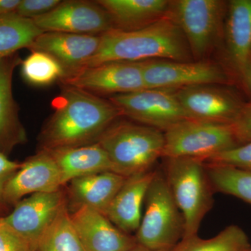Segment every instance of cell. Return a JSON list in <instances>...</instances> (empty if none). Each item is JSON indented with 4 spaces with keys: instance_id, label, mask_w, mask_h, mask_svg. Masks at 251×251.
Masks as SVG:
<instances>
[{
    "instance_id": "obj_1",
    "label": "cell",
    "mask_w": 251,
    "mask_h": 251,
    "mask_svg": "<svg viewBox=\"0 0 251 251\" xmlns=\"http://www.w3.org/2000/svg\"><path fill=\"white\" fill-rule=\"evenodd\" d=\"M53 113L41 130L39 150L77 148L98 143L122 114L110 100L64 85L52 103Z\"/></svg>"
},
{
    "instance_id": "obj_2",
    "label": "cell",
    "mask_w": 251,
    "mask_h": 251,
    "mask_svg": "<svg viewBox=\"0 0 251 251\" xmlns=\"http://www.w3.org/2000/svg\"><path fill=\"white\" fill-rule=\"evenodd\" d=\"M191 54L181 29L166 15L137 30L112 29L103 33L100 35L98 50L84 67L107 62H145L158 58L188 62Z\"/></svg>"
},
{
    "instance_id": "obj_3",
    "label": "cell",
    "mask_w": 251,
    "mask_h": 251,
    "mask_svg": "<svg viewBox=\"0 0 251 251\" xmlns=\"http://www.w3.org/2000/svg\"><path fill=\"white\" fill-rule=\"evenodd\" d=\"M98 143L107 153L114 173L129 177L151 171L164 150L162 130L128 121H116Z\"/></svg>"
},
{
    "instance_id": "obj_4",
    "label": "cell",
    "mask_w": 251,
    "mask_h": 251,
    "mask_svg": "<svg viewBox=\"0 0 251 251\" xmlns=\"http://www.w3.org/2000/svg\"><path fill=\"white\" fill-rule=\"evenodd\" d=\"M167 160L166 179L184 220L183 238L196 235L213 204L206 167L202 161L195 158Z\"/></svg>"
},
{
    "instance_id": "obj_5",
    "label": "cell",
    "mask_w": 251,
    "mask_h": 251,
    "mask_svg": "<svg viewBox=\"0 0 251 251\" xmlns=\"http://www.w3.org/2000/svg\"><path fill=\"white\" fill-rule=\"evenodd\" d=\"M135 239L150 249H173L184 235V220L166 176L155 172Z\"/></svg>"
},
{
    "instance_id": "obj_6",
    "label": "cell",
    "mask_w": 251,
    "mask_h": 251,
    "mask_svg": "<svg viewBox=\"0 0 251 251\" xmlns=\"http://www.w3.org/2000/svg\"><path fill=\"white\" fill-rule=\"evenodd\" d=\"M163 157L208 160L236 146L229 124L185 120L164 131Z\"/></svg>"
},
{
    "instance_id": "obj_7",
    "label": "cell",
    "mask_w": 251,
    "mask_h": 251,
    "mask_svg": "<svg viewBox=\"0 0 251 251\" xmlns=\"http://www.w3.org/2000/svg\"><path fill=\"white\" fill-rule=\"evenodd\" d=\"M224 3L219 0L170 1L167 16L181 29L195 58L210 50L219 34Z\"/></svg>"
},
{
    "instance_id": "obj_8",
    "label": "cell",
    "mask_w": 251,
    "mask_h": 251,
    "mask_svg": "<svg viewBox=\"0 0 251 251\" xmlns=\"http://www.w3.org/2000/svg\"><path fill=\"white\" fill-rule=\"evenodd\" d=\"M109 100L122 115L162 131L188 119L174 90L145 88L112 96Z\"/></svg>"
},
{
    "instance_id": "obj_9",
    "label": "cell",
    "mask_w": 251,
    "mask_h": 251,
    "mask_svg": "<svg viewBox=\"0 0 251 251\" xmlns=\"http://www.w3.org/2000/svg\"><path fill=\"white\" fill-rule=\"evenodd\" d=\"M60 81L64 85L93 94L117 95L146 88L142 62H112L84 67Z\"/></svg>"
},
{
    "instance_id": "obj_10",
    "label": "cell",
    "mask_w": 251,
    "mask_h": 251,
    "mask_svg": "<svg viewBox=\"0 0 251 251\" xmlns=\"http://www.w3.org/2000/svg\"><path fill=\"white\" fill-rule=\"evenodd\" d=\"M67 205L63 188L54 192L34 193L21 200L3 219L36 251L43 234Z\"/></svg>"
},
{
    "instance_id": "obj_11",
    "label": "cell",
    "mask_w": 251,
    "mask_h": 251,
    "mask_svg": "<svg viewBox=\"0 0 251 251\" xmlns=\"http://www.w3.org/2000/svg\"><path fill=\"white\" fill-rule=\"evenodd\" d=\"M32 20L44 31L100 36L113 29L108 13L96 1H62L47 14Z\"/></svg>"
},
{
    "instance_id": "obj_12",
    "label": "cell",
    "mask_w": 251,
    "mask_h": 251,
    "mask_svg": "<svg viewBox=\"0 0 251 251\" xmlns=\"http://www.w3.org/2000/svg\"><path fill=\"white\" fill-rule=\"evenodd\" d=\"M142 63L146 88L175 90L195 85H216L226 80L221 68L210 62L149 60Z\"/></svg>"
},
{
    "instance_id": "obj_13",
    "label": "cell",
    "mask_w": 251,
    "mask_h": 251,
    "mask_svg": "<svg viewBox=\"0 0 251 251\" xmlns=\"http://www.w3.org/2000/svg\"><path fill=\"white\" fill-rule=\"evenodd\" d=\"M60 172L47 150H39L21 163L4 190L6 204L13 209L27 195L59 191L63 187Z\"/></svg>"
},
{
    "instance_id": "obj_14",
    "label": "cell",
    "mask_w": 251,
    "mask_h": 251,
    "mask_svg": "<svg viewBox=\"0 0 251 251\" xmlns=\"http://www.w3.org/2000/svg\"><path fill=\"white\" fill-rule=\"evenodd\" d=\"M175 94L190 120L230 125L242 108L234 96L214 85L184 87Z\"/></svg>"
},
{
    "instance_id": "obj_15",
    "label": "cell",
    "mask_w": 251,
    "mask_h": 251,
    "mask_svg": "<svg viewBox=\"0 0 251 251\" xmlns=\"http://www.w3.org/2000/svg\"><path fill=\"white\" fill-rule=\"evenodd\" d=\"M70 217L87 251H128L138 244L135 237L122 232L106 216L90 208L75 209Z\"/></svg>"
},
{
    "instance_id": "obj_16",
    "label": "cell",
    "mask_w": 251,
    "mask_h": 251,
    "mask_svg": "<svg viewBox=\"0 0 251 251\" xmlns=\"http://www.w3.org/2000/svg\"><path fill=\"white\" fill-rule=\"evenodd\" d=\"M99 44L100 36L44 31L29 49L52 56L61 64L67 77L85 67L97 52Z\"/></svg>"
},
{
    "instance_id": "obj_17",
    "label": "cell",
    "mask_w": 251,
    "mask_h": 251,
    "mask_svg": "<svg viewBox=\"0 0 251 251\" xmlns=\"http://www.w3.org/2000/svg\"><path fill=\"white\" fill-rule=\"evenodd\" d=\"M126 178L108 171L72 180L65 191L69 211L88 207L105 215Z\"/></svg>"
},
{
    "instance_id": "obj_18",
    "label": "cell",
    "mask_w": 251,
    "mask_h": 251,
    "mask_svg": "<svg viewBox=\"0 0 251 251\" xmlns=\"http://www.w3.org/2000/svg\"><path fill=\"white\" fill-rule=\"evenodd\" d=\"M21 62L16 54L0 59V153L7 156L16 146L27 141L12 92L13 74Z\"/></svg>"
},
{
    "instance_id": "obj_19",
    "label": "cell",
    "mask_w": 251,
    "mask_h": 251,
    "mask_svg": "<svg viewBox=\"0 0 251 251\" xmlns=\"http://www.w3.org/2000/svg\"><path fill=\"white\" fill-rule=\"evenodd\" d=\"M155 172L149 171L127 177L105 216L122 232H136L143 217V205Z\"/></svg>"
},
{
    "instance_id": "obj_20",
    "label": "cell",
    "mask_w": 251,
    "mask_h": 251,
    "mask_svg": "<svg viewBox=\"0 0 251 251\" xmlns=\"http://www.w3.org/2000/svg\"><path fill=\"white\" fill-rule=\"evenodd\" d=\"M47 151L58 166L64 186L72 180L81 176L113 172L108 154L98 143Z\"/></svg>"
},
{
    "instance_id": "obj_21",
    "label": "cell",
    "mask_w": 251,
    "mask_h": 251,
    "mask_svg": "<svg viewBox=\"0 0 251 251\" xmlns=\"http://www.w3.org/2000/svg\"><path fill=\"white\" fill-rule=\"evenodd\" d=\"M107 11L113 29L133 31L142 29L166 16L167 0H98Z\"/></svg>"
},
{
    "instance_id": "obj_22",
    "label": "cell",
    "mask_w": 251,
    "mask_h": 251,
    "mask_svg": "<svg viewBox=\"0 0 251 251\" xmlns=\"http://www.w3.org/2000/svg\"><path fill=\"white\" fill-rule=\"evenodd\" d=\"M226 23L227 51L231 62L243 74L250 60L251 0L229 1Z\"/></svg>"
},
{
    "instance_id": "obj_23",
    "label": "cell",
    "mask_w": 251,
    "mask_h": 251,
    "mask_svg": "<svg viewBox=\"0 0 251 251\" xmlns=\"http://www.w3.org/2000/svg\"><path fill=\"white\" fill-rule=\"evenodd\" d=\"M43 32L32 19L15 14L0 17V59L16 54L18 50L29 49Z\"/></svg>"
},
{
    "instance_id": "obj_24",
    "label": "cell",
    "mask_w": 251,
    "mask_h": 251,
    "mask_svg": "<svg viewBox=\"0 0 251 251\" xmlns=\"http://www.w3.org/2000/svg\"><path fill=\"white\" fill-rule=\"evenodd\" d=\"M171 251H251V244L241 227L230 226L210 239L183 238Z\"/></svg>"
},
{
    "instance_id": "obj_25",
    "label": "cell",
    "mask_w": 251,
    "mask_h": 251,
    "mask_svg": "<svg viewBox=\"0 0 251 251\" xmlns=\"http://www.w3.org/2000/svg\"><path fill=\"white\" fill-rule=\"evenodd\" d=\"M206 171L211 186L251 204V171L216 163H210Z\"/></svg>"
},
{
    "instance_id": "obj_26",
    "label": "cell",
    "mask_w": 251,
    "mask_h": 251,
    "mask_svg": "<svg viewBox=\"0 0 251 251\" xmlns=\"http://www.w3.org/2000/svg\"><path fill=\"white\" fill-rule=\"evenodd\" d=\"M36 251H87L74 229L67 205L43 234Z\"/></svg>"
},
{
    "instance_id": "obj_27",
    "label": "cell",
    "mask_w": 251,
    "mask_h": 251,
    "mask_svg": "<svg viewBox=\"0 0 251 251\" xmlns=\"http://www.w3.org/2000/svg\"><path fill=\"white\" fill-rule=\"evenodd\" d=\"M21 66L23 78L31 85H49L65 77L61 64L52 56L40 51H31Z\"/></svg>"
},
{
    "instance_id": "obj_28",
    "label": "cell",
    "mask_w": 251,
    "mask_h": 251,
    "mask_svg": "<svg viewBox=\"0 0 251 251\" xmlns=\"http://www.w3.org/2000/svg\"><path fill=\"white\" fill-rule=\"evenodd\" d=\"M207 161L210 163L226 165L251 171V142L226 150Z\"/></svg>"
},
{
    "instance_id": "obj_29",
    "label": "cell",
    "mask_w": 251,
    "mask_h": 251,
    "mask_svg": "<svg viewBox=\"0 0 251 251\" xmlns=\"http://www.w3.org/2000/svg\"><path fill=\"white\" fill-rule=\"evenodd\" d=\"M0 251H35L23 236L0 218Z\"/></svg>"
},
{
    "instance_id": "obj_30",
    "label": "cell",
    "mask_w": 251,
    "mask_h": 251,
    "mask_svg": "<svg viewBox=\"0 0 251 251\" xmlns=\"http://www.w3.org/2000/svg\"><path fill=\"white\" fill-rule=\"evenodd\" d=\"M21 166V163L11 161L7 156L0 153V218L7 216L12 210L5 201V186Z\"/></svg>"
},
{
    "instance_id": "obj_31",
    "label": "cell",
    "mask_w": 251,
    "mask_h": 251,
    "mask_svg": "<svg viewBox=\"0 0 251 251\" xmlns=\"http://www.w3.org/2000/svg\"><path fill=\"white\" fill-rule=\"evenodd\" d=\"M61 1L59 0H22L14 14L21 17L34 19L47 14Z\"/></svg>"
},
{
    "instance_id": "obj_32",
    "label": "cell",
    "mask_w": 251,
    "mask_h": 251,
    "mask_svg": "<svg viewBox=\"0 0 251 251\" xmlns=\"http://www.w3.org/2000/svg\"><path fill=\"white\" fill-rule=\"evenodd\" d=\"M230 125L237 142L251 143V103L242 106Z\"/></svg>"
},
{
    "instance_id": "obj_33",
    "label": "cell",
    "mask_w": 251,
    "mask_h": 251,
    "mask_svg": "<svg viewBox=\"0 0 251 251\" xmlns=\"http://www.w3.org/2000/svg\"><path fill=\"white\" fill-rule=\"evenodd\" d=\"M21 0H0V17L14 14Z\"/></svg>"
},
{
    "instance_id": "obj_34",
    "label": "cell",
    "mask_w": 251,
    "mask_h": 251,
    "mask_svg": "<svg viewBox=\"0 0 251 251\" xmlns=\"http://www.w3.org/2000/svg\"><path fill=\"white\" fill-rule=\"evenodd\" d=\"M244 79H245L246 82H247L248 87L251 91V61L249 60L248 63L247 67L242 74Z\"/></svg>"
},
{
    "instance_id": "obj_35",
    "label": "cell",
    "mask_w": 251,
    "mask_h": 251,
    "mask_svg": "<svg viewBox=\"0 0 251 251\" xmlns=\"http://www.w3.org/2000/svg\"><path fill=\"white\" fill-rule=\"evenodd\" d=\"M172 249H150L148 248L143 247V246L140 245L139 244H137L134 247L132 248L128 251H171Z\"/></svg>"
},
{
    "instance_id": "obj_36",
    "label": "cell",
    "mask_w": 251,
    "mask_h": 251,
    "mask_svg": "<svg viewBox=\"0 0 251 251\" xmlns=\"http://www.w3.org/2000/svg\"><path fill=\"white\" fill-rule=\"evenodd\" d=\"M250 61H251V53H250Z\"/></svg>"
}]
</instances>
